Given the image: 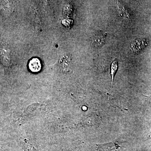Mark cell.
I'll return each mask as SVG.
<instances>
[{
  "mask_svg": "<svg viewBox=\"0 0 151 151\" xmlns=\"http://www.w3.org/2000/svg\"><path fill=\"white\" fill-rule=\"evenodd\" d=\"M118 68V62L117 60H115L111 63V70H110V74H111L112 81H111V87L113 85V79L116 74V71Z\"/></svg>",
  "mask_w": 151,
  "mask_h": 151,
  "instance_id": "8992f818",
  "label": "cell"
},
{
  "mask_svg": "<svg viewBox=\"0 0 151 151\" xmlns=\"http://www.w3.org/2000/svg\"><path fill=\"white\" fill-rule=\"evenodd\" d=\"M29 70L32 72H39L41 69L42 64L40 60L37 58H34L30 60L28 64Z\"/></svg>",
  "mask_w": 151,
  "mask_h": 151,
  "instance_id": "3957f363",
  "label": "cell"
},
{
  "mask_svg": "<svg viewBox=\"0 0 151 151\" xmlns=\"http://www.w3.org/2000/svg\"><path fill=\"white\" fill-rule=\"evenodd\" d=\"M106 34L102 32H99L95 34L92 39V44L96 48H100L105 42Z\"/></svg>",
  "mask_w": 151,
  "mask_h": 151,
  "instance_id": "6da1fadb",
  "label": "cell"
},
{
  "mask_svg": "<svg viewBox=\"0 0 151 151\" xmlns=\"http://www.w3.org/2000/svg\"><path fill=\"white\" fill-rule=\"evenodd\" d=\"M119 11L120 14L124 17V18L128 19L129 18L130 15L129 12L127 9L124 8V7H119Z\"/></svg>",
  "mask_w": 151,
  "mask_h": 151,
  "instance_id": "52a82bcc",
  "label": "cell"
},
{
  "mask_svg": "<svg viewBox=\"0 0 151 151\" xmlns=\"http://www.w3.org/2000/svg\"><path fill=\"white\" fill-rule=\"evenodd\" d=\"M117 145L113 143H107L99 145V150L100 151H111L117 148Z\"/></svg>",
  "mask_w": 151,
  "mask_h": 151,
  "instance_id": "5b68a950",
  "label": "cell"
},
{
  "mask_svg": "<svg viewBox=\"0 0 151 151\" xmlns=\"http://www.w3.org/2000/svg\"><path fill=\"white\" fill-rule=\"evenodd\" d=\"M23 147L26 151H37L36 149L33 146L30 145L29 144H27V143L23 144Z\"/></svg>",
  "mask_w": 151,
  "mask_h": 151,
  "instance_id": "ba28073f",
  "label": "cell"
},
{
  "mask_svg": "<svg viewBox=\"0 0 151 151\" xmlns=\"http://www.w3.org/2000/svg\"><path fill=\"white\" fill-rule=\"evenodd\" d=\"M71 63L70 57L67 54H64L61 57L59 61V65L63 71H67L69 70Z\"/></svg>",
  "mask_w": 151,
  "mask_h": 151,
  "instance_id": "277c9868",
  "label": "cell"
},
{
  "mask_svg": "<svg viewBox=\"0 0 151 151\" xmlns=\"http://www.w3.org/2000/svg\"><path fill=\"white\" fill-rule=\"evenodd\" d=\"M147 42L145 39H139L136 40L131 44V50L134 53H139L141 51L147 46Z\"/></svg>",
  "mask_w": 151,
  "mask_h": 151,
  "instance_id": "7a4b0ae2",
  "label": "cell"
}]
</instances>
